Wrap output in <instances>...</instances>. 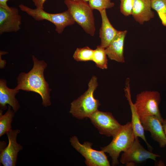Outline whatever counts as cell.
<instances>
[{
  "label": "cell",
  "mask_w": 166,
  "mask_h": 166,
  "mask_svg": "<svg viewBox=\"0 0 166 166\" xmlns=\"http://www.w3.org/2000/svg\"><path fill=\"white\" fill-rule=\"evenodd\" d=\"M9 105L6 112L2 114L3 110H0V136L6 134L12 130L11 124L15 112Z\"/></svg>",
  "instance_id": "18"
},
{
  "label": "cell",
  "mask_w": 166,
  "mask_h": 166,
  "mask_svg": "<svg viewBox=\"0 0 166 166\" xmlns=\"http://www.w3.org/2000/svg\"><path fill=\"white\" fill-rule=\"evenodd\" d=\"M144 130L150 132L151 136L157 142L161 148L166 146V136L162 123L156 117L152 115L144 116L140 118Z\"/></svg>",
  "instance_id": "12"
},
{
  "label": "cell",
  "mask_w": 166,
  "mask_h": 166,
  "mask_svg": "<svg viewBox=\"0 0 166 166\" xmlns=\"http://www.w3.org/2000/svg\"><path fill=\"white\" fill-rule=\"evenodd\" d=\"M64 3L75 22L87 34L93 36L96 31L93 10L82 0H65Z\"/></svg>",
  "instance_id": "4"
},
{
  "label": "cell",
  "mask_w": 166,
  "mask_h": 166,
  "mask_svg": "<svg viewBox=\"0 0 166 166\" xmlns=\"http://www.w3.org/2000/svg\"><path fill=\"white\" fill-rule=\"evenodd\" d=\"M89 4L93 10L96 9L99 11L111 8L114 5L111 0H90Z\"/></svg>",
  "instance_id": "22"
},
{
  "label": "cell",
  "mask_w": 166,
  "mask_h": 166,
  "mask_svg": "<svg viewBox=\"0 0 166 166\" xmlns=\"http://www.w3.org/2000/svg\"><path fill=\"white\" fill-rule=\"evenodd\" d=\"M20 132L18 129L12 130L6 134L8 144L0 154V162L4 166L16 165L18 153L23 148L17 141V135Z\"/></svg>",
  "instance_id": "10"
},
{
  "label": "cell",
  "mask_w": 166,
  "mask_h": 166,
  "mask_svg": "<svg viewBox=\"0 0 166 166\" xmlns=\"http://www.w3.org/2000/svg\"><path fill=\"white\" fill-rule=\"evenodd\" d=\"M101 16L102 24L100 29L101 45L106 48L110 44L118 32L111 24L107 17L106 10L99 11Z\"/></svg>",
  "instance_id": "17"
},
{
  "label": "cell",
  "mask_w": 166,
  "mask_h": 166,
  "mask_svg": "<svg viewBox=\"0 0 166 166\" xmlns=\"http://www.w3.org/2000/svg\"><path fill=\"white\" fill-rule=\"evenodd\" d=\"M97 78L93 76L88 84L87 90L71 103L69 113L77 119L89 117L98 110L100 105L98 100L94 96V92L98 86Z\"/></svg>",
  "instance_id": "2"
},
{
  "label": "cell",
  "mask_w": 166,
  "mask_h": 166,
  "mask_svg": "<svg viewBox=\"0 0 166 166\" xmlns=\"http://www.w3.org/2000/svg\"><path fill=\"white\" fill-rule=\"evenodd\" d=\"M162 123L164 131L166 136V119H164Z\"/></svg>",
  "instance_id": "27"
},
{
  "label": "cell",
  "mask_w": 166,
  "mask_h": 166,
  "mask_svg": "<svg viewBox=\"0 0 166 166\" xmlns=\"http://www.w3.org/2000/svg\"><path fill=\"white\" fill-rule=\"evenodd\" d=\"M152 8L158 13L162 25L166 26V0H151Z\"/></svg>",
  "instance_id": "20"
},
{
  "label": "cell",
  "mask_w": 166,
  "mask_h": 166,
  "mask_svg": "<svg viewBox=\"0 0 166 166\" xmlns=\"http://www.w3.org/2000/svg\"><path fill=\"white\" fill-rule=\"evenodd\" d=\"M46 0H32L36 8L44 9V5Z\"/></svg>",
  "instance_id": "24"
},
{
  "label": "cell",
  "mask_w": 166,
  "mask_h": 166,
  "mask_svg": "<svg viewBox=\"0 0 166 166\" xmlns=\"http://www.w3.org/2000/svg\"><path fill=\"white\" fill-rule=\"evenodd\" d=\"M160 156L144 148L140 144L138 137H136L131 146L123 152L120 161L126 166H134L148 159L156 161V158Z\"/></svg>",
  "instance_id": "8"
},
{
  "label": "cell",
  "mask_w": 166,
  "mask_h": 166,
  "mask_svg": "<svg viewBox=\"0 0 166 166\" xmlns=\"http://www.w3.org/2000/svg\"><path fill=\"white\" fill-rule=\"evenodd\" d=\"M130 80L126 79L124 91L125 96L130 105L132 114L131 124L135 137H140L144 140L148 148L151 151L152 148L148 143L144 135V129L140 119L136 112L134 103L132 102L130 93Z\"/></svg>",
  "instance_id": "13"
},
{
  "label": "cell",
  "mask_w": 166,
  "mask_h": 166,
  "mask_svg": "<svg viewBox=\"0 0 166 166\" xmlns=\"http://www.w3.org/2000/svg\"><path fill=\"white\" fill-rule=\"evenodd\" d=\"M89 118L99 133L108 137L114 136L122 125L110 112H102L98 110Z\"/></svg>",
  "instance_id": "9"
},
{
  "label": "cell",
  "mask_w": 166,
  "mask_h": 166,
  "mask_svg": "<svg viewBox=\"0 0 166 166\" xmlns=\"http://www.w3.org/2000/svg\"><path fill=\"white\" fill-rule=\"evenodd\" d=\"M160 101V95L157 91H145L138 94L134 104L140 118L146 116H154L162 123L164 119L159 109Z\"/></svg>",
  "instance_id": "6"
},
{
  "label": "cell",
  "mask_w": 166,
  "mask_h": 166,
  "mask_svg": "<svg viewBox=\"0 0 166 166\" xmlns=\"http://www.w3.org/2000/svg\"><path fill=\"white\" fill-rule=\"evenodd\" d=\"M22 17L18 8L10 7V9L0 7V34L16 32L21 29Z\"/></svg>",
  "instance_id": "11"
},
{
  "label": "cell",
  "mask_w": 166,
  "mask_h": 166,
  "mask_svg": "<svg viewBox=\"0 0 166 166\" xmlns=\"http://www.w3.org/2000/svg\"><path fill=\"white\" fill-rule=\"evenodd\" d=\"M111 142L107 145L101 147V150L109 153L112 159V165L116 166L119 163L118 158L121 152H124L132 144L135 137L131 122L122 125L113 137Z\"/></svg>",
  "instance_id": "3"
},
{
  "label": "cell",
  "mask_w": 166,
  "mask_h": 166,
  "mask_svg": "<svg viewBox=\"0 0 166 166\" xmlns=\"http://www.w3.org/2000/svg\"><path fill=\"white\" fill-rule=\"evenodd\" d=\"M7 53L6 52L1 51L0 52V68L3 69L6 64V61L5 60H3L2 59V55L5 54Z\"/></svg>",
  "instance_id": "25"
},
{
  "label": "cell",
  "mask_w": 166,
  "mask_h": 166,
  "mask_svg": "<svg viewBox=\"0 0 166 166\" xmlns=\"http://www.w3.org/2000/svg\"><path fill=\"white\" fill-rule=\"evenodd\" d=\"M127 31H118L117 35L109 45L105 48L107 56L110 60L123 63L124 41Z\"/></svg>",
  "instance_id": "14"
},
{
  "label": "cell",
  "mask_w": 166,
  "mask_h": 166,
  "mask_svg": "<svg viewBox=\"0 0 166 166\" xmlns=\"http://www.w3.org/2000/svg\"><path fill=\"white\" fill-rule=\"evenodd\" d=\"M70 141L73 147L85 158V163L87 166H110L105 152L102 150L93 149L92 143L86 141L81 144L76 136L71 137Z\"/></svg>",
  "instance_id": "7"
},
{
  "label": "cell",
  "mask_w": 166,
  "mask_h": 166,
  "mask_svg": "<svg viewBox=\"0 0 166 166\" xmlns=\"http://www.w3.org/2000/svg\"><path fill=\"white\" fill-rule=\"evenodd\" d=\"M34 65L28 73H20L17 78V89L37 93L41 96L42 104L45 107L51 105L50 93L51 91L45 79L44 72L47 66L43 60H39L34 55L32 56Z\"/></svg>",
  "instance_id": "1"
},
{
  "label": "cell",
  "mask_w": 166,
  "mask_h": 166,
  "mask_svg": "<svg viewBox=\"0 0 166 166\" xmlns=\"http://www.w3.org/2000/svg\"><path fill=\"white\" fill-rule=\"evenodd\" d=\"M83 1L87 2H89L90 0H82Z\"/></svg>",
  "instance_id": "28"
},
{
  "label": "cell",
  "mask_w": 166,
  "mask_h": 166,
  "mask_svg": "<svg viewBox=\"0 0 166 166\" xmlns=\"http://www.w3.org/2000/svg\"><path fill=\"white\" fill-rule=\"evenodd\" d=\"M94 51L88 46L77 48L75 51L73 57L77 61H92Z\"/></svg>",
  "instance_id": "21"
},
{
  "label": "cell",
  "mask_w": 166,
  "mask_h": 166,
  "mask_svg": "<svg viewBox=\"0 0 166 166\" xmlns=\"http://www.w3.org/2000/svg\"><path fill=\"white\" fill-rule=\"evenodd\" d=\"M18 6L22 11L37 21L45 20L54 24L56 31L59 34L63 32L66 26L73 25L75 22L68 10L62 13L52 14L46 12L43 9H33L23 4H20Z\"/></svg>",
  "instance_id": "5"
},
{
  "label": "cell",
  "mask_w": 166,
  "mask_h": 166,
  "mask_svg": "<svg viewBox=\"0 0 166 166\" xmlns=\"http://www.w3.org/2000/svg\"><path fill=\"white\" fill-rule=\"evenodd\" d=\"M6 81L3 79L0 80V109L5 110L8 104L15 113L19 109L20 105L15 98L16 95L19 90L16 88L10 89L7 86Z\"/></svg>",
  "instance_id": "15"
},
{
  "label": "cell",
  "mask_w": 166,
  "mask_h": 166,
  "mask_svg": "<svg viewBox=\"0 0 166 166\" xmlns=\"http://www.w3.org/2000/svg\"><path fill=\"white\" fill-rule=\"evenodd\" d=\"M72 0L74 1H80L81 0Z\"/></svg>",
  "instance_id": "29"
},
{
  "label": "cell",
  "mask_w": 166,
  "mask_h": 166,
  "mask_svg": "<svg viewBox=\"0 0 166 166\" xmlns=\"http://www.w3.org/2000/svg\"><path fill=\"white\" fill-rule=\"evenodd\" d=\"M152 8L151 0H134L131 15L137 22L142 24L154 17Z\"/></svg>",
  "instance_id": "16"
},
{
  "label": "cell",
  "mask_w": 166,
  "mask_h": 166,
  "mask_svg": "<svg viewBox=\"0 0 166 166\" xmlns=\"http://www.w3.org/2000/svg\"><path fill=\"white\" fill-rule=\"evenodd\" d=\"M105 48L101 45L97 46L94 50L92 61H94L96 66L101 69L108 68V59Z\"/></svg>",
  "instance_id": "19"
},
{
  "label": "cell",
  "mask_w": 166,
  "mask_h": 166,
  "mask_svg": "<svg viewBox=\"0 0 166 166\" xmlns=\"http://www.w3.org/2000/svg\"><path fill=\"white\" fill-rule=\"evenodd\" d=\"M10 0H0V7H2L7 9H10V7L7 4V2Z\"/></svg>",
  "instance_id": "26"
},
{
  "label": "cell",
  "mask_w": 166,
  "mask_h": 166,
  "mask_svg": "<svg viewBox=\"0 0 166 166\" xmlns=\"http://www.w3.org/2000/svg\"><path fill=\"white\" fill-rule=\"evenodd\" d=\"M121 12L124 16L132 14L134 0H120Z\"/></svg>",
  "instance_id": "23"
}]
</instances>
